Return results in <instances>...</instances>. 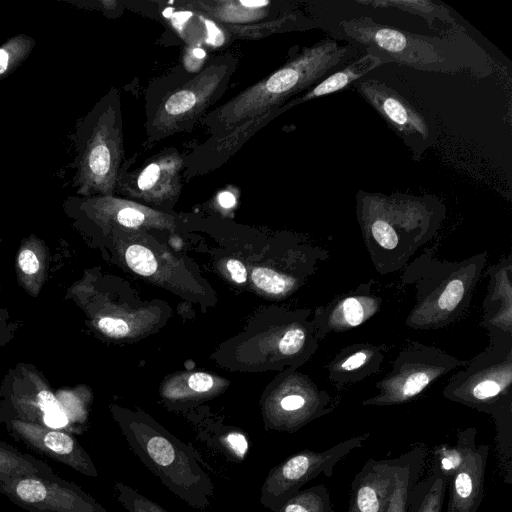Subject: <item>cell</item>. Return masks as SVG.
Instances as JSON below:
<instances>
[{"label": "cell", "instance_id": "9c48e42d", "mask_svg": "<svg viewBox=\"0 0 512 512\" xmlns=\"http://www.w3.org/2000/svg\"><path fill=\"white\" fill-rule=\"evenodd\" d=\"M0 493L28 512H107L81 487L55 474L10 479Z\"/></svg>", "mask_w": 512, "mask_h": 512}, {"label": "cell", "instance_id": "4fadbf2b", "mask_svg": "<svg viewBox=\"0 0 512 512\" xmlns=\"http://www.w3.org/2000/svg\"><path fill=\"white\" fill-rule=\"evenodd\" d=\"M9 434L36 454L67 465L88 477H98V471L80 443L69 433L37 423L10 419Z\"/></svg>", "mask_w": 512, "mask_h": 512}, {"label": "cell", "instance_id": "8992f818", "mask_svg": "<svg viewBox=\"0 0 512 512\" xmlns=\"http://www.w3.org/2000/svg\"><path fill=\"white\" fill-rule=\"evenodd\" d=\"M368 437L369 434H363L321 452L303 450L291 455L268 472L261 486L260 503L275 512L312 479L321 474L330 477L334 467L352 450L360 448Z\"/></svg>", "mask_w": 512, "mask_h": 512}, {"label": "cell", "instance_id": "44dd1931", "mask_svg": "<svg viewBox=\"0 0 512 512\" xmlns=\"http://www.w3.org/2000/svg\"><path fill=\"white\" fill-rule=\"evenodd\" d=\"M422 449L417 448L398 458L395 482L385 512H407L412 482L420 470Z\"/></svg>", "mask_w": 512, "mask_h": 512}, {"label": "cell", "instance_id": "7a4b0ae2", "mask_svg": "<svg viewBox=\"0 0 512 512\" xmlns=\"http://www.w3.org/2000/svg\"><path fill=\"white\" fill-rule=\"evenodd\" d=\"M123 433L131 451L175 496L200 510L211 504L214 485L194 447L138 420L123 425Z\"/></svg>", "mask_w": 512, "mask_h": 512}, {"label": "cell", "instance_id": "9a60e30c", "mask_svg": "<svg viewBox=\"0 0 512 512\" xmlns=\"http://www.w3.org/2000/svg\"><path fill=\"white\" fill-rule=\"evenodd\" d=\"M396 459H370L351 484L348 512H385L395 482Z\"/></svg>", "mask_w": 512, "mask_h": 512}, {"label": "cell", "instance_id": "f546056e", "mask_svg": "<svg viewBox=\"0 0 512 512\" xmlns=\"http://www.w3.org/2000/svg\"><path fill=\"white\" fill-rule=\"evenodd\" d=\"M376 359L374 352L368 348L354 349L345 358L339 360L336 372L354 373L365 368Z\"/></svg>", "mask_w": 512, "mask_h": 512}, {"label": "cell", "instance_id": "6da1fadb", "mask_svg": "<svg viewBox=\"0 0 512 512\" xmlns=\"http://www.w3.org/2000/svg\"><path fill=\"white\" fill-rule=\"evenodd\" d=\"M349 46L325 40L304 48L265 79L245 89L205 119L226 131L268 111L282 107L295 94L316 85L347 55Z\"/></svg>", "mask_w": 512, "mask_h": 512}, {"label": "cell", "instance_id": "d4e9b609", "mask_svg": "<svg viewBox=\"0 0 512 512\" xmlns=\"http://www.w3.org/2000/svg\"><path fill=\"white\" fill-rule=\"evenodd\" d=\"M100 198L106 206L111 208L115 220L124 227L137 228L147 220L144 209L136 203L112 198L109 195Z\"/></svg>", "mask_w": 512, "mask_h": 512}, {"label": "cell", "instance_id": "7c38bea8", "mask_svg": "<svg viewBox=\"0 0 512 512\" xmlns=\"http://www.w3.org/2000/svg\"><path fill=\"white\" fill-rule=\"evenodd\" d=\"M353 84L415 155L432 144L426 119L394 89L374 79H359Z\"/></svg>", "mask_w": 512, "mask_h": 512}, {"label": "cell", "instance_id": "2e32d148", "mask_svg": "<svg viewBox=\"0 0 512 512\" xmlns=\"http://www.w3.org/2000/svg\"><path fill=\"white\" fill-rule=\"evenodd\" d=\"M182 160L177 153H166L151 161L138 174L135 185L138 191L159 197L179 188Z\"/></svg>", "mask_w": 512, "mask_h": 512}, {"label": "cell", "instance_id": "e0dca14e", "mask_svg": "<svg viewBox=\"0 0 512 512\" xmlns=\"http://www.w3.org/2000/svg\"><path fill=\"white\" fill-rule=\"evenodd\" d=\"M379 307L375 298L356 293L324 309V333L341 331L363 324Z\"/></svg>", "mask_w": 512, "mask_h": 512}, {"label": "cell", "instance_id": "4dcf8cb0", "mask_svg": "<svg viewBox=\"0 0 512 512\" xmlns=\"http://www.w3.org/2000/svg\"><path fill=\"white\" fill-rule=\"evenodd\" d=\"M18 268L29 279L40 275L41 261L37 253L31 247L23 248L18 255Z\"/></svg>", "mask_w": 512, "mask_h": 512}, {"label": "cell", "instance_id": "30bf717a", "mask_svg": "<svg viewBox=\"0 0 512 512\" xmlns=\"http://www.w3.org/2000/svg\"><path fill=\"white\" fill-rule=\"evenodd\" d=\"M479 355L477 362L465 371L464 384L446 387L445 396L481 411L498 416L496 408L510 394L511 351L503 357Z\"/></svg>", "mask_w": 512, "mask_h": 512}, {"label": "cell", "instance_id": "7402d4cb", "mask_svg": "<svg viewBox=\"0 0 512 512\" xmlns=\"http://www.w3.org/2000/svg\"><path fill=\"white\" fill-rule=\"evenodd\" d=\"M356 2L372 8H394L420 16L430 27L436 20L456 26L455 20L446 7L428 0H357Z\"/></svg>", "mask_w": 512, "mask_h": 512}, {"label": "cell", "instance_id": "603a6c76", "mask_svg": "<svg viewBox=\"0 0 512 512\" xmlns=\"http://www.w3.org/2000/svg\"><path fill=\"white\" fill-rule=\"evenodd\" d=\"M275 512H333L327 487L323 484L299 490Z\"/></svg>", "mask_w": 512, "mask_h": 512}, {"label": "cell", "instance_id": "f1b7e54d", "mask_svg": "<svg viewBox=\"0 0 512 512\" xmlns=\"http://www.w3.org/2000/svg\"><path fill=\"white\" fill-rule=\"evenodd\" d=\"M254 284L261 290L270 294H280L288 287L286 278L269 268H255L252 272Z\"/></svg>", "mask_w": 512, "mask_h": 512}, {"label": "cell", "instance_id": "ffe728a7", "mask_svg": "<svg viewBox=\"0 0 512 512\" xmlns=\"http://www.w3.org/2000/svg\"><path fill=\"white\" fill-rule=\"evenodd\" d=\"M52 468L44 461L0 442V488L10 479L22 476H50Z\"/></svg>", "mask_w": 512, "mask_h": 512}, {"label": "cell", "instance_id": "52a82bcc", "mask_svg": "<svg viewBox=\"0 0 512 512\" xmlns=\"http://www.w3.org/2000/svg\"><path fill=\"white\" fill-rule=\"evenodd\" d=\"M233 67L234 64L228 61L211 64L166 96L151 121L152 134L166 136L197 119L219 97Z\"/></svg>", "mask_w": 512, "mask_h": 512}, {"label": "cell", "instance_id": "8fae6325", "mask_svg": "<svg viewBox=\"0 0 512 512\" xmlns=\"http://www.w3.org/2000/svg\"><path fill=\"white\" fill-rule=\"evenodd\" d=\"M424 347H422L423 352ZM422 352L407 351L399 355L394 369L380 384V393L366 400L363 405H394L411 400L422 392L434 379L455 366L456 360L448 361L450 357L440 361L444 354L429 348L424 357Z\"/></svg>", "mask_w": 512, "mask_h": 512}, {"label": "cell", "instance_id": "d6a6232c", "mask_svg": "<svg viewBox=\"0 0 512 512\" xmlns=\"http://www.w3.org/2000/svg\"><path fill=\"white\" fill-rule=\"evenodd\" d=\"M99 329L106 335L122 337L129 332L128 324L119 318L103 317L98 322Z\"/></svg>", "mask_w": 512, "mask_h": 512}, {"label": "cell", "instance_id": "277c9868", "mask_svg": "<svg viewBox=\"0 0 512 512\" xmlns=\"http://www.w3.org/2000/svg\"><path fill=\"white\" fill-rule=\"evenodd\" d=\"M357 215L367 244L376 252H400L433 233L440 222V202L430 196L359 191Z\"/></svg>", "mask_w": 512, "mask_h": 512}, {"label": "cell", "instance_id": "83f0119b", "mask_svg": "<svg viewBox=\"0 0 512 512\" xmlns=\"http://www.w3.org/2000/svg\"><path fill=\"white\" fill-rule=\"evenodd\" d=\"M446 485L445 476L441 473L435 475L416 512H442Z\"/></svg>", "mask_w": 512, "mask_h": 512}, {"label": "cell", "instance_id": "836d02e7", "mask_svg": "<svg viewBox=\"0 0 512 512\" xmlns=\"http://www.w3.org/2000/svg\"><path fill=\"white\" fill-rule=\"evenodd\" d=\"M188 385L193 391L203 393L212 389L214 379L207 373L197 372L189 377Z\"/></svg>", "mask_w": 512, "mask_h": 512}, {"label": "cell", "instance_id": "5b68a950", "mask_svg": "<svg viewBox=\"0 0 512 512\" xmlns=\"http://www.w3.org/2000/svg\"><path fill=\"white\" fill-rule=\"evenodd\" d=\"M76 137L75 185L78 193L111 194L123 157L122 121L115 89H111L82 120Z\"/></svg>", "mask_w": 512, "mask_h": 512}, {"label": "cell", "instance_id": "cb8c5ba5", "mask_svg": "<svg viewBox=\"0 0 512 512\" xmlns=\"http://www.w3.org/2000/svg\"><path fill=\"white\" fill-rule=\"evenodd\" d=\"M34 44L33 38L19 34L0 46V79L13 72L28 57Z\"/></svg>", "mask_w": 512, "mask_h": 512}, {"label": "cell", "instance_id": "4316f807", "mask_svg": "<svg viewBox=\"0 0 512 512\" xmlns=\"http://www.w3.org/2000/svg\"><path fill=\"white\" fill-rule=\"evenodd\" d=\"M125 258L129 268L139 275L150 276L157 270V261L153 253L142 245L129 246Z\"/></svg>", "mask_w": 512, "mask_h": 512}, {"label": "cell", "instance_id": "1f68e13d", "mask_svg": "<svg viewBox=\"0 0 512 512\" xmlns=\"http://www.w3.org/2000/svg\"><path fill=\"white\" fill-rule=\"evenodd\" d=\"M305 341V332L300 328H293L283 335L278 348L283 355L292 356L303 348Z\"/></svg>", "mask_w": 512, "mask_h": 512}, {"label": "cell", "instance_id": "484cf974", "mask_svg": "<svg viewBox=\"0 0 512 512\" xmlns=\"http://www.w3.org/2000/svg\"><path fill=\"white\" fill-rule=\"evenodd\" d=\"M114 490L118 502L127 512H169L158 503L122 482H116Z\"/></svg>", "mask_w": 512, "mask_h": 512}, {"label": "cell", "instance_id": "d6986e66", "mask_svg": "<svg viewBox=\"0 0 512 512\" xmlns=\"http://www.w3.org/2000/svg\"><path fill=\"white\" fill-rule=\"evenodd\" d=\"M198 10H203L224 24H244L266 17L270 1L228 0L195 2Z\"/></svg>", "mask_w": 512, "mask_h": 512}, {"label": "cell", "instance_id": "3957f363", "mask_svg": "<svg viewBox=\"0 0 512 512\" xmlns=\"http://www.w3.org/2000/svg\"><path fill=\"white\" fill-rule=\"evenodd\" d=\"M343 33L362 45L382 65L394 63L427 72H457L473 65L464 61L456 39L407 32L364 16L340 22Z\"/></svg>", "mask_w": 512, "mask_h": 512}, {"label": "cell", "instance_id": "ac0fdd59", "mask_svg": "<svg viewBox=\"0 0 512 512\" xmlns=\"http://www.w3.org/2000/svg\"><path fill=\"white\" fill-rule=\"evenodd\" d=\"M381 65L382 63L378 58L370 54H366L353 61L342 70H339L329 75L321 82H318L302 96L285 103L282 106L283 110L286 111L292 106L345 89L357 80L361 79L368 72Z\"/></svg>", "mask_w": 512, "mask_h": 512}, {"label": "cell", "instance_id": "d590c367", "mask_svg": "<svg viewBox=\"0 0 512 512\" xmlns=\"http://www.w3.org/2000/svg\"><path fill=\"white\" fill-rule=\"evenodd\" d=\"M226 266H227L228 271L231 274L232 279L235 282L241 284L246 281L247 271H246V267L244 266V264L241 261H239L237 259H230V260H228Z\"/></svg>", "mask_w": 512, "mask_h": 512}, {"label": "cell", "instance_id": "ba28073f", "mask_svg": "<svg viewBox=\"0 0 512 512\" xmlns=\"http://www.w3.org/2000/svg\"><path fill=\"white\" fill-rule=\"evenodd\" d=\"M451 264L446 277L432 279V288L418 291V303L408 321L410 326L428 328L448 323L469 300L484 258Z\"/></svg>", "mask_w": 512, "mask_h": 512}, {"label": "cell", "instance_id": "5bb4252c", "mask_svg": "<svg viewBox=\"0 0 512 512\" xmlns=\"http://www.w3.org/2000/svg\"><path fill=\"white\" fill-rule=\"evenodd\" d=\"M475 435L474 428L467 430L463 457L451 477L446 512H477L482 502L490 446H476Z\"/></svg>", "mask_w": 512, "mask_h": 512}, {"label": "cell", "instance_id": "8d00e7d4", "mask_svg": "<svg viewBox=\"0 0 512 512\" xmlns=\"http://www.w3.org/2000/svg\"><path fill=\"white\" fill-rule=\"evenodd\" d=\"M218 203L221 207L229 209L235 206L236 198L230 191H222L218 194Z\"/></svg>", "mask_w": 512, "mask_h": 512}, {"label": "cell", "instance_id": "e575fe53", "mask_svg": "<svg viewBox=\"0 0 512 512\" xmlns=\"http://www.w3.org/2000/svg\"><path fill=\"white\" fill-rule=\"evenodd\" d=\"M206 52L200 47L188 48L185 55V65L187 69L195 71L202 66Z\"/></svg>", "mask_w": 512, "mask_h": 512}]
</instances>
